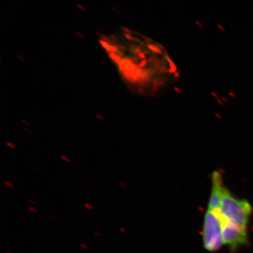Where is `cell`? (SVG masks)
<instances>
[{
  "mask_svg": "<svg viewBox=\"0 0 253 253\" xmlns=\"http://www.w3.org/2000/svg\"><path fill=\"white\" fill-rule=\"evenodd\" d=\"M28 210H29V211L32 212L38 213V210H37L36 208L34 207V206H30V205H28Z\"/></svg>",
  "mask_w": 253,
  "mask_h": 253,
  "instance_id": "cell-7",
  "label": "cell"
},
{
  "mask_svg": "<svg viewBox=\"0 0 253 253\" xmlns=\"http://www.w3.org/2000/svg\"><path fill=\"white\" fill-rule=\"evenodd\" d=\"M203 242L205 249L214 252L224 244L222 239V217L220 211L208 210L205 214L203 227Z\"/></svg>",
  "mask_w": 253,
  "mask_h": 253,
  "instance_id": "cell-3",
  "label": "cell"
},
{
  "mask_svg": "<svg viewBox=\"0 0 253 253\" xmlns=\"http://www.w3.org/2000/svg\"><path fill=\"white\" fill-rule=\"evenodd\" d=\"M80 246H81V247L83 248V249L89 250V246H88L86 244H84V243H81V244H80Z\"/></svg>",
  "mask_w": 253,
  "mask_h": 253,
  "instance_id": "cell-9",
  "label": "cell"
},
{
  "mask_svg": "<svg viewBox=\"0 0 253 253\" xmlns=\"http://www.w3.org/2000/svg\"><path fill=\"white\" fill-rule=\"evenodd\" d=\"M6 253H14L13 252H11V251H7Z\"/></svg>",
  "mask_w": 253,
  "mask_h": 253,
  "instance_id": "cell-15",
  "label": "cell"
},
{
  "mask_svg": "<svg viewBox=\"0 0 253 253\" xmlns=\"http://www.w3.org/2000/svg\"><path fill=\"white\" fill-rule=\"evenodd\" d=\"M224 186L223 184L222 176L220 172L216 171L212 175V190L208 201V210L220 211L221 199Z\"/></svg>",
  "mask_w": 253,
  "mask_h": 253,
  "instance_id": "cell-5",
  "label": "cell"
},
{
  "mask_svg": "<svg viewBox=\"0 0 253 253\" xmlns=\"http://www.w3.org/2000/svg\"><path fill=\"white\" fill-rule=\"evenodd\" d=\"M48 217H49V219H51V220H52V221H54L55 220V218L54 217H53L52 215H51V214H48Z\"/></svg>",
  "mask_w": 253,
  "mask_h": 253,
  "instance_id": "cell-12",
  "label": "cell"
},
{
  "mask_svg": "<svg viewBox=\"0 0 253 253\" xmlns=\"http://www.w3.org/2000/svg\"><path fill=\"white\" fill-rule=\"evenodd\" d=\"M222 217L231 224L247 229L253 208L249 201L234 197L229 190L224 187L220 208Z\"/></svg>",
  "mask_w": 253,
  "mask_h": 253,
  "instance_id": "cell-2",
  "label": "cell"
},
{
  "mask_svg": "<svg viewBox=\"0 0 253 253\" xmlns=\"http://www.w3.org/2000/svg\"><path fill=\"white\" fill-rule=\"evenodd\" d=\"M28 202L31 203V204L35 205L36 204V201H33V200L32 199H28Z\"/></svg>",
  "mask_w": 253,
  "mask_h": 253,
  "instance_id": "cell-13",
  "label": "cell"
},
{
  "mask_svg": "<svg viewBox=\"0 0 253 253\" xmlns=\"http://www.w3.org/2000/svg\"><path fill=\"white\" fill-rule=\"evenodd\" d=\"M119 231H121V233L126 232V229H125V228L123 227L120 228Z\"/></svg>",
  "mask_w": 253,
  "mask_h": 253,
  "instance_id": "cell-14",
  "label": "cell"
},
{
  "mask_svg": "<svg viewBox=\"0 0 253 253\" xmlns=\"http://www.w3.org/2000/svg\"><path fill=\"white\" fill-rule=\"evenodd\" d=\"M222 239L224 244L235 251L240 246L248 244L247 229L234 225L222 217Z\"/></svg>",
  "mask_w": 253,
  "mask_h": 253,
  "instance_id": "cell-4",
  "label": "cell"
},
{
  "mask_svg": "<svg viewBox=\"0 0 253 253\" xmlns=\"http://www.w3.org/2000/svg\"><path fill=\"white\" fill-rule=\"evenodd\" d=\"M118 186H119L120 188H121V189H126V184L123 182H120L119 184H118Z\"/></svg>",
  "mask_w": 253,
  "mask_h": 253,
  "instance_id": "cell-10",
  "label": "cell"
},
{
  "mask_svg": "<svg viewBox=\"0 0 253 253\" xmlns=\"http://www.w3.org/2000/svg\"><path fill=\"white\" fill-rule=\"evenodd\" d=\"M84 207L86 208V209L90 210V211H93L94 209V206L92 205L89 204V203H85L84 204Z\"/></svg>",
  "mask_w": 253,
  "mask_h": 253,
  "instance_id": "cell-6",
  "label": "cell"
},
{
  "mask_svg": "<svg viewBox=\"0 0 253 253\" xmlns=\"http://www.w3.org/2000/svg\"><path fill=\"white\" fill-rule=\"evenodd\" d=\"M101 44L124 84L136 94L155 96L179 77L164 48L140 34L123 30L106 37Z\"/></svg>",
  "mask_w": 253,
  "mask_h": 253,
  "instance_id": "cell-1",
  "label": "cell"
},
{
  "mask_svg": "<svg viewBox=\"0 0 253 253\" xmlns=\"http://www.w3.org/2000/svg\"><path fill=\"white\" fill-rule=\"evenodd\" d=\"M94 234L96 236H97L98 237H102L103 235L101 234H100L99 232H98V231H94Z\"/></svg>",
  "mask_w": 253,
  "mask_h": 253,
  "instance_id": "cell-11",
  "label": "cell"
},
{
  "mask_svg": "<svg viewBox=\"0 0 253 253\" xmlns=\"http://www.w3.org/2000/svg\"><path fill=\"white\" fill-rule=\"evenodd\" d=\"M4 184H5V186H7V187L10 188V189H14V186L11 183L9 182V181H4Z\"/></svg>",
  "mask_w": 253,
  "mask_h": 253,
  "instance_id": "cell-8",
  "label": "cell"
}]
</instances>
